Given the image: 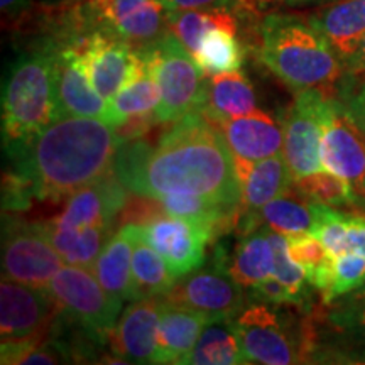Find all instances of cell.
Segmentation results:
<instances>
[{"label":"cell","mask_w":365,"mask_h":365,"mask_svg":"<svg viewBox=\"0 0 365 365\" xmlns=\"http://www.w3.org/2000/svg\"><path fill=\"white\" fill-rule=\"evenodd\" d=\"M250 291H252L254 299L262 301V303L274 304V307L277 304H294L296 307L294 296L291 294L284 282H281L274 274L250 287Z\"/></svg>","instance_id":"cell-38"},{"label":"cell","mask_w":365,"mask_h":365,"mask_svg":"<svg viewBox=\"0 0 365 365\" xmlns=\"http://www.w3.org/2000/svg\"><path fill=\"white\" fill-rule=\"evenodd\" d=\"M59 312L48 289L4 277L0 284V336L22 340L46 336Z\"/></svg>","instance_id":"cell-14"},{"label":"cell","mask_w":365,"mask_h":365,"mask_svg":"<svg viewBox=\"0 0 365 365\" xmlns=\"http://www.w3.org/2000/svg\"><path fill=\"white\" fill-rule=\"evenodd\" d=\"M345 73L350 76L355 75H364L365 73V36L360 41L359 48L355 49V53L345 61Z\"/></svg>","instance_id":"cell-41"},{"label":"cell","mask_w":365,"mask_h":365,"mask_svg":"<svg viewBox=\"0 0 365 365\" xmlns=\"http://www.w3.org/2000/svg\"><path fill=\"white\" fill-rule=\"evenodd\" d=\"M269 239H271L274 254L272 274L281 282H284L287 289L291 291V294H293L296 299V307H304V304H308L309 299V282L307 274H304L303 269H301L298 264L289 257V254H287L286 235L271 230Z\"/></svg>","instance_id":"cell-35"},{"label":"cell","mask_w":365,"mask_h":365,"mask_svg":"<svg viewBox=\"0 0 365 365\" xmlns=\"http://www.w3.org/2000/svg\"><path fill=\"white\" fill-rule=\"evenodd\" d=\"M242 186L240 208L245 215L257 213L269 202L293 188V173L282 153L255 163H235Z\"/></svg>","instance_id":"cell-21"},{"label":"cell","mask_w":365,"mask_h":365,"mask_svg":"<svg viewBox=\"0 0 365 365\" xmlns=\"http://www.w3.org/2000/svg\"><path fill=\"white\" fill-rule=\"evenodd\" d=\"M259 2H262V4H266V2H269V0H259Z\"/></svg>","instance_id":"cell-46"},{"label":"cell","mask_w":365,"mask_h":365,"mask_svg":"<svg viewBox=\"0 0 365 365\" xmlns=\"http://www.w3.org/2000/svg\"><path fill=\"white\" fill-rule=\"evenodd\" d=\"M120 230L132 242L134 301L166 294L178 277L168 267L163 255L144 239L139 223H127Z\"/></svg>","instance_id":"cell-25"},{"label":"cell","mask_w":365,"mask_h":365,"mask_svg":"<svg viewBox=\"0 0 365 365\" xmlns=\"http://www.w3.org/2000/svg\"><path fill=\"white\" fill-rule=\"evenodd\" d=\"M139 227L144 239L163 255L178 279L202 267L205 247L215 237L207 225L163 212L139 222Z\"/></svg>","instance_id":"cell-13"},{"label":"cell","mask_w":365,"mask_h":365,"mask_svg":"<svg viewBox=\"0 0 365 365\" xmlns=\"http://www.w3.org/2000/svg\"><path fill=\"white\" fill-rule=\"evenodd\" d=\"M225 266L196 269L178 279L163 298L176 307L191 309L208 323H227L245 308L244 291Z\"/></svg>","instance_id":"cell-11"},{"label":"cell","mask_w":365,"mask_h":365,"mask_svg":"<svg viewBox=\"0 0 365 365\" xmlns=\"http://www.w3.org/2000/svg\"><path fill=\"white\" fill-rule=\"evenodd\" d=\"M259 58L291 90L335 86L345 73L331 44L309 21L289 14H271L262 21Z\"/></svg>","instance_id":"cell-3"},{"label":"cell","mask_w":365,"mask_h":365,"mask_svg":"<svg viewBox=\"0 0 365 365\" xmlns=\"http://www.w3.org/2000/svg\"><path fill=\"white\" fill-rule=\"evenodd\" d=\"M286 2H289V4H299V2H307V0H286Z\"/></svg>","instance_id":"cell-45"},{"label":"cell","mask_w":365,"mask_h":365,"mask_svg":"<svg viewBox=\"0 0 365 365\" xmlns=\"http://www.w3.org/2000/svg\"><path fill=\"white\" fill-rule=\"evenodd\" d=\"M365 284V257L357 252H345L335 257L333 281L323 294V303L330 304L341 296L352 293Z\"/></svg>","instance_id":"cell-37"},{"label":"cell","mask_w":365,"mask_h":365,"mask_svg":"<svg viewBox=\"0 0 365 365\" xmlns=\"http://www.w3.org/2000/svg\"><path fill=\"white\" fill-rule=\"evenodd\" d=\"M215 27L237 33V19L228 11L227 4L218 2L213 7L188 11H168V29L190 49L193 56L198 51L203 36Z\"/></svg>","instance_id":"cell-27"},{"label":"cell","mask_w":365,"mask_h":365,"mask_svg":"<svg viewBox=\"0 0 365 365\" xmlns=\"http://www.w3.org/2000/svg\"><path fill=\"white\" fill-rule=\"evenodd\" d=\"M244 350L235 331L232 327L220 325V323H210L207 325L195 349L185 359L182 364L191 365H235V364H247Z\"/></svg>","instance_id":"cell-32"},{"label":"cell","mask_w":365,"mask_h":365,"mask_svg":"<svg viewBox=\"0 0 365 365\" xmlns=\"http://www.w3.org/2000/svg\"><path fill=\"white\" fill-rule=\"evenodd\" d=\"M341 102L345 103L346 110H349L350 117L354 118L355 124L359 129L365 134V80L355 86V88H349V91H344Z\"/></svg>","instance_id":"cell-39"},{"label":"cell","mask_w":365,"mask_h":365,"mask_svg":"<svg viewBox=\"0 0 365 365\" xmlns=\"http://www.w3.org/2000/svg\"><path fill=\"white\" fill-rule=\"evenodd\" d=\"M140 53L161 91L158 122H176L202 108L207 73L175 34L164 33Z\"/></svg>","instance_id":"cell-5"},{"label":"cell","mask_w":365,"mask_h":365,"mask_svg":"<svg viewBox=\"0 0 365 365\" xmlns=\"http://www.w3.org/2000/svg\"><path fill=\"white\" fill-rule=\"evenodd\" d=\"M308 21L345 65L365 36V0H340L312 14Z\"/></svg>","instance_id":"cell-23"},{"label":"cell","mask_w":365,"mask_h":365,"mask_svg":"<svg viewBox=\"0 0 365 365\" xmlns=\"http://www.w3.org/2000/svg\"><path fill=\"white\" fill-rule=\"evenodd\" d=\"M346 252H357L365 257L364 215H346Z\"/></svg>","instance_id":"cell-40"},{"label":"cell","mask_w":365,"mask_h":365,"mask_svg":"<svg viewBox=\"0 0 365 365\" xmlns=\"http://www.w3.org/2000/svg\"><path fill=\"white\" fill-rule=\"evenodd\" d=\"M127 190L115 170L68 196L63 212L39 222L46 237L76 235L97 228L115 227V217L127 203Z\"/></svg>","instance_id":"cell-9"},{"label":"cell","mask_w":365,"mask_h":365,"mask_svg":"<svg viewBox=\"0 0 365 365\" xmlns=\"http://www.w3.org/2000/svg\"><path fill=\"white\" fill-rule=\"evenodd\" d=\"M207 325H210L208 319L202 314L176 307L164 299L159 325L158 364L185 362Z\"/></svg>","instance_id":"cell-24"},{"label":"cell","mask_w":365,"mask_h":365,"mask_svg":"<svg viewBox=\"0 0 365 365\" xmlns=\"http://www.w3.org/2000/svg\"><path fill=\"white\" fill-rule=\"evenodd\" d=\"M48 293L66 317L108 340L118 322L122 301L100 284L91 269L63 264L49 282Z\"/></svg>","instance_id":"cell-7"},{"label":"cell","mask_w":365,"mask_h":365,"mask_svg":"<svg viewBox=\"0 0 365 365\" xmlns=\"http://www.w3.org/2000/svg\"><path fill=\"white\" fill-rule=\"evenodd\" d=\"M115 173L130 193L143 198L200 195L240 205L234 154L218 125L200 110L176 120L158 145L137 139L122 143Z\"/></svg>","instance_id":"cell-1"},{"label":"cell","mask_w":365,"mask_h":365,"mask_svg":"<svg viewBox=\"0 0 365 365\" xmlns=\"http://www.w3.org/2000/svg\"><path fill=\"white\" fill-rule=\"evenodd\" d=\"M249 217H252L255 222L262 220L266 227L282 235L313 230L312 202L303 198L294 188L269 202L257 213H249Z\"/></svg>","instance_id":"cell-31"},{"label":"cell","mask_w":365,"mask_h":365,"mask_svg":"<svg viewBox=\"0 0 365 365\" xmlns=\"http://www.w3.org/2000/svg\"><path fill=\"white\" fill-rule=\"evenodd\" d=\"M53 46L22 53L14 61L2 90V137L6 149L29 143L61 117L56 97Z\"/></svg>","instance_id":"cell-4"},{"label":"cell","mask_w":365,"mask_h":365,"mask_svg":"<svg viewBox=\"0 0 365 365\" xmlns=\"http://www.w3.org/2000/svg\"><path fill=\"white\" fill-rule=\"evenodd\" d=\"M354 294H357V296H360V298H365V284L362 286V287H359V289H355V291H352Z\"/></svg>","instance_id":"cell-44"},{"label":"cell","mask_w":365,"mask_h":365,"mask_svg":"<svg viewBox=\"0 0 365 365\" xmlns=\"http://www.w3.org/2000/svg\"><path fill=\"white\" fill-rule=\"evenodd\" d=\"M215 125L225 137L235 163H255L282 153L284 122L262 108Z\"/></svg>","instance_id":"cell-19"},{"label":"cell","mask_w":365,"mask_h":365,"mask_svg":"<svg viewBox=\"0 0 365 365\" xmlns=\"http://www.w3.org/2000/svg\"><path fill=\"white\" fill-rule=\"evenodd\" d=\"M91 272L100 284L120 301H134V272H132V242L118 230L105 244Z\"/></svg>","instance_id":"cell-26"},{"label":"cell","mask_w":365,"mask_h":365,"mask_svg":"<svg viewBox=\"0 0 365 365\" xmlns=\"http://www.w3.org/2000/svg\"><path fill=\"white\" fill-rule=\"evenodd\" d=\"M163 296L132 301L108 336L117 359L127 364H158Z\"/></svg>","instance_id":"cell-16"},{"label":"cell","mask_w":365,"mask_h":365,"mask_svg":"<svg viewBox=\"0 0 365 365\" xmlns=\"http://www.w3.org/2000/svg\"><path fill=\"white\" fill-rule=\"evenodd\" d=\"M29 0H0V7L6 14H19L27 7Z\"/></svg>","instance_id":"cell-43"},{"label":"cell","mask_w":365,"mask_h":365,"mask_svg":"<svg viewBox=\"0 0 365 365\" xmlns=\"http://www.w3.org/2000/svg\"><path fill=\"white\" fill-rule=\"evenodd\" d=\"M228 325L235 331L245 359L252 364H298L312 354V339L293 331L274 304L259 301L245 307Z\"/></svg>","instance_id":"cell-6"},{"label":"cell","mask_w":365,"mask_h":365,"mask_svg":"<svg viewBox=\"0 0 365 365\" xmlns=\"http://www.w3.org/2000/svg\"><path fill=\"white\" fill-rule=\"evenodd\" d=\"M61 255L44 235L39 222L4 220L2 274L26 286L48 289L49 282L63 267Z\"/></svg>","instance_id":"cell-8"},{"label":"cell","mask_w":365,"mask_h":365,"mask_svg":"<svg viewBox=\"0 0 365 365\" xmlns=\"http://www.w3.org/2000/svg\"><path fill=\"white\" fill-rule=\"evenodd\" d=\"M195 58L207 75H215L240 70L244 63V51L237 41V33L215 27L203 36Z\"/></svg>","instance_id":"cell-33"},{"label":"cell","mask_w":365,"mask_h":365,"mask_svg":"<svg viewBox=\"0 0 365 365\" xmlns=\"http://www.w3.org/2000/svg\"><path fill=\"white\" fill-rule=\"evenodd\" d=\"M271 228L247 234L237 245L228 272L244 287H252L272 274L274 254L271 239Z\"/></svg>","instance_id":"cell-29"},{"label":"cell","mask_w":365,"mask_h":365,"mask_svg":"<svg viewBox=\"0 0 365 365\" xmlns=\"http://www.w3.org/2000/svg\"><path fill=\"white\" fill-rule=\"evenodd\" d=\"M102 31L127 43H154L168 27V9L159 0H90Z\"/></svg>","instance_id":"cell-17"},{"label":"cell","mask_w":365,"mask_h":365,"mask_svg":"<svg viewBox=\"0 0 365 365\" xmlns=\"http://www.w3.org/2000/svg\"><path fill=\"white\" fill-rule=\"evenodd\" d=\"M327 307L325 344L318 357L365 362V298L349 293Z\"/></svg>","instance_id":"cell-20"},{"label":"cell","mask_w":365,"mask_h":365,"mask_svg":"<svg viewBox=\"0 0 365 365\" xmlns=\"http://www.w3.org/2000/svg\"><path fill=\"white\" fill-rule=\"evenodd\" d=\"M293 188L308 202L323 203L335 208L354 205L350 186L339 175L325 170V168L296 178L293 181Z\"/></svg>","instance_id":"cell-34"},{"label":"cell","mask_w":365,"mask_h":365,"mask_svg":"<svg viewBox=\"0 0 365 365\" xmlns=\"http://www.w3.org/2000/svg\"><path fill=\"white\" fill-rule=\"evenodd\" d=\"M313 210V230L312 234L317 235L327 249L335 255L346 252V215L335 207H328L323 203L312 202Z\"/></svg>","instance_id":"cell-36"},{"label":"cell","mask_w":365,"mask_h":365,"mask_svg":"<svg viewBox=\"0 0 365 365\" xmlns=\"http://www.w3.org/2000/svg\"><path fill=\"white\" fill-rule=\"evenodd\" d=\"M322 163L352 191L355 207L365 208V134L350 117L345 103L328 97L323 122Z\"/></svg>","instance_id":"cell-10"},{"label":"cell","mask_w":365,"mask_h":365,"mask_svg":"<svg viewBox=\"0 0 365 365\" xmlns=\"http://www.w3.org/2000/svg\"><path fill=\"white\" fill-rule=\"evenodd\" d=\"M168 11H188V9H205L217 6L220 0H159Z\"/></svg>","instance_id":"cell-42"},{"label":"cell","mask_w":365,"mask_h":365,"mask_svg":"<svg viewBox=\"0 0 365 365\" xmlns=\"http://www.w3.org/2000/svg\"><path fill=\"white\" fill-rule=\"evenodd\" d=\"M83 54L91 81L98 93L110 102L115 95L144 71V58L127 41L107 31H97L85 39Z\"/></svg>","instance_id":"cell-15"},{"label":"cell","mask_w":365,"mask_h":365,"mask_svg":"<svg viewBox=\"0 0 365 365\" xmlns=\"http://www.w3.org/2000/svg\"><path fill=\"white\" fill-rule=\"evenodd\" d=\"M254 86L240 70L207 75L205 102L200 112L213 124L257 110Z\"/></svg>","instance_id":"cell-22"},{"label":"cell","mask_w":365,"mask_h":365,"mask_svg":"<svg viewBox=\"0 0 365 365\" xmlns=\"http://www.w3.org/2000/svg\"><path fill=\"white\" fill-rule=\"evenodd\" d=\"M287 254L307 274L308 282L322 293L330 289L333 281L335 255L312 232L286 235Z\"/></svg>","instance_id":"cell-30"},{"label":"cell","mask_w":365,"mask_h":365,"mask_svg":"<svg viewBox=\"0 0 365 365\" xmlns=\"http://www.w3.org/2000/svg\"><path fill=\"white\" fill-rule=\"evenodd\" d=\"M330 95L322 90H303L296 93L284 122L282 156L293 178L323 170L322 139L325 110Z\"/></svg>","instance_id":"cell-12"},{"label":"cell","mask_w":365,"mask_h":365,"mask_svg":"<svg viewBox=\"0 0 365 365\" xmlns=\"http://www.w3.org/2000/svg\"><path fill=\"white\" fill-rule=\"evenodd\" d=\"M159 102H161V91H159L156 76L145 63L144 71L108 102V108H110L108 124L117 129L132 117L153 115L158 110Z\"/></svg>","instance_id":"cell-28"},{"label":"cell","mask_w":365,"mask_h":365,"mask_svg":"<svg viewBox=\"0 0 365 365\" xmlns=\"http://www.w3.org/2000/svg\"><path fill=\"white\" fill-rule=\"evenodd\" d=\"M122 139L100 118L63 115L29 143L6 149L36 198L59 202L115 170Z\"/></svg>","instance_id":"cell-2"},{"label":"cell","mask_w":365,"mask_h":365,"mask_svg":"<svg viewBox=\"0 0 365 365\" xmlns=\"http://www.w3.org/2000/svg\"><path fill=\"white\" fill-rule=\"evenodd\" d=\"M56 97L61 117L100 118L108 124V102L95 88L80 48L58 49Z\"/></svg>","instance_id":"cell-18"}]
</instances>
